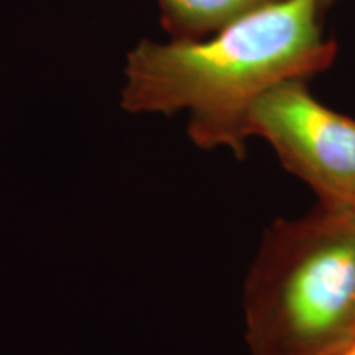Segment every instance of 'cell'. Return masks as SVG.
I'll use <instances>...</instances> for the list:
<instances>
[{"instance_id":"2","label":"cell","mask_w":355,"mask_h":355,"mask_svg":"<svg viewBox=\"0 0 355 355\" xmlns=\"http://www.w3.org/2000/svg\"><path fill=\"white\" fill-rule=\"evenodd\" d=\"M243 306L252 355H343L355 343V209L318 204L270 225Z\"/></svg>"},{"instance_id":"4","label":"cell","mask_w":355,"mask_h":355,"mask_svg":"<svg viewBox=\"0 0 355 355\" xmlns=\"http://www.w3.org/2000/svg\"><path fill=\"white\" fill-rule=\"evenodd\" d=\"M273 0H157L170 40H201Z\"/></svg>"},{"instance_id":"1","label":"cell","mask_w":355,"mask_h":355,"mask_svg":"<svg viewBox=\"0 0 355 355\" xmlns=\"http://www.w3.org/2000/svg\"><path fill=\"white\" fill-rule=\"evenodd\" d=\"M319 0H273L201 40H140L127 53L121 105L130 114L188 110V135L202 150L245 157L248 114L286 79H309L337 55L324 37Z\"/></svg>"},{"instance_id":"3","label":"cell","mask_w":355,"mask_h":355,"mask_svg":"<svg viewBox=\"0 0 355 355\" xmlns=\"http://www.w3.org/2000/svg\"><path fill=\"white\" fill-rule=\"evenodd\" d=\"M247 132L268 141L319 204L355 209V121L321 104L308 79H286L263 92L252 105Z\"/></svg>"},{"instance_id":"6","label":"cell","mask_w":355,"mask_h":355,"mask_svg":"<svg viewBox=\"0 0 355 355\" xmlns=\"http://www.w3.org/2000/svg\"><path fill=\"white\" fill-rule=\"evenodd\" d=\"M343 355H355V343H354L352 345H350V347H349L347 350H345V352H344Z\"/></svg>"},{"instance_id":"5","label":"cell","mask_w":355,"mask_h":355,"mask_svg":"<svg viewBox=\"0 0 355 355\" xmlns=\"http://www.w3.org/2000/svg\"><path fill=\"white\" fill-rule=\"evenodd\" d=\"M334 2H337V0H319V6H321L322 12H326L327 8H329Z\"/></svg>"}]
</instances>
